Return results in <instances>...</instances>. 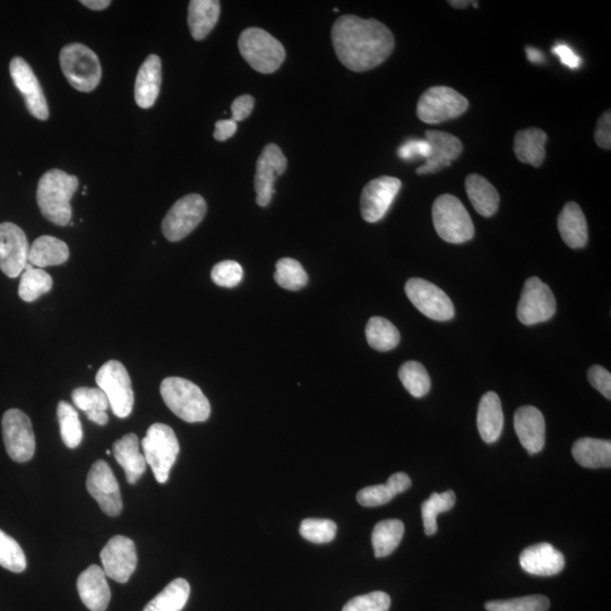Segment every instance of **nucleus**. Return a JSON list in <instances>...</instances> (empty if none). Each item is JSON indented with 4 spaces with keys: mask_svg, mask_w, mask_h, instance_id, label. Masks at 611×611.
Instances as JSON below:
<instances>
[{
    "mask_svg": "<svg viewBox=\"0 0 611 611\" xmlns=\"http://www.w3.org/2000/svg\"><path fill=\"white\" fill-rule=\"evenodd\" d=\"M103 571L108 578L126 583L136 570L137 553L134 541L124 537L111 538L100 554Z\"/></svg>",
    "mask_w": 611,
    "mask_h": 611,
    "instance_id": "obj_17",
    "label": "nucleus"
},
{
    "mask_svg": "<svg viewBox=\"0 0 611 611\" xmlns=\"http://www.w3.org/2000/svg\"><path fill=\"white\" fill-rule=\"evenodd\" d=\"M558 230L565 244L573 249L588 244V223L580 206L574 202L567 203L558 217Z\"/></svg>",
    "mask_w": 611,
    "mask_h": 611,
    "instance_id": "obj_26",
    "label": "nucleus"
},
{
    "mask_svg": "<svg viewBox=\"0 0 611 611\" xmlns=\"http://www.w3.org/2000/svg\"><path fill=\"white\" fill-rule=\"evenodd\" d=\"M595 141L601 149L610 150L611 148V113L606 111L600 117L595 132Z\"/></svg>",
    "mask_w": 611,
    "mask_h": 611,
    "instance_id": "obj_50",
    "label": "nucleus"
},
{
    "mask_svg": "<svg viewBox=\"0 0 611 611\" xmlns=\"http://www.w3.org/2000/svg\"><path fill=\"white\" fill-rule=\"evenodd\" d=\"M366 339L370 347L377 351H391L400 343V332L389 320L372 317L366 326Z\"/></svg>",
    "mask_w": 611,
    "mask_h": 611,
    "instance_id": "obj_37",
    "label": "nucleus"
},
{
    "mask_svg": "<svg viewBox=\"0 0 611 611\" xmlns=\"http://www.w3.org/2000/svg\"><path fill=\"white\" fill-rule=\"evenodd\" d=\"M30 246L24 231L11 222L0 223V270L8 278L20 277L29 263Z\"/></svg>",
    "mask_w": 611,
    "mask_h": 611,
    "instance_id": "obj_14",
    "label": "nucleus"
},
{
    "mask_svg": "<svg viewBox=\"0 0 611 611\" xmlns=\"http://www.w3.org/2000/svg\"><path fill=\"white\" fill-rule=\"evenodd\" d=\"M520 565L529 574L553 576L564 570L565 557L553 545L542 542L523 550Z\"/></svg>",
    "mask_w": 611,
    "mask_h": 611,
    "instance_id": "obj_22",
    "label": "nucleus"
},
{
    "mask_svg": "<svg viewBox=\"0 0 611 611\" xmlns=\"http://www.w3.org/2000/svg\"><path fill=\"white\" fill-rule=\"evenodd\" d=\"M404 535V524L400 520L378 522L373 530L372 542L376 558L391 555L400 545Z\"/></svg>",
    "mask_w": 611,
    "mask_h": 611,
    "instance_id": "obj_36",
    "label": "nucleus"
},
{
    "mask_svg": "<svg viewBox=\"0 0 611 611\" xmlns=\"http://www.w3.org/2000/svg\"><path fill=\"white\" fill-rule=\"evenodd\" d=\"M466 191L473 208L485 218L493 217L499 206L497 189L480 175L473 174L466 179Z\"/></svg>",
    "mask_w": 611,
    "mask_h": 611,
    "instance_id": "obj_33",
    "label": "nucleus"
},
{
    "mask_svg": "<svg viewBox=\"0 0 611 611\" xmlns=\"http://www.w3.org/2000/svg\"><path fill=\"white\" fill-rule=\"evenodd\" d=\"M514 428L519 440L530 455L544 450L546 424L544 415L535 407H521L515 412Z\"/></svg>",
    "mask_w": 611,
    "mask_h": 611,
    "instance_id": "obj_21",
    "label": "nucleus"
},
{
    "mask_svg": "<svg viewBox=\"0 0 611 611\" xmlns=\"http://www.w3.org/2000/svg\"><path fill=\"white\" fill-rule=\"evenodd\" d=\"M77 591L83 604L91 611H106L111 592L105 571L98 565H91L77 580Z\"/></svg>",
    "mask_w": 611,
    "mask_h": 611,
    "instance_id": "obj_23",
    "label": "nucleus"
},
{
    "mask_svg": "<svg viewBox=\"0 0 611 611\" xmlns=\"http://www.w3.org/2000/svg\"><path fill=\"white\" fill-rule=\"evenodd\" d=\"M243 266L236 261H223L214 266L211 272L215 285L223 288H234L242 282Z\"/></svg>",
    "mask_w": 611,
    "mask_h": 611,
    "instance_id": "obj_46",
    "label": "nucleus"
},
{
    "mask_svg": "<svg viewBox=\"0 0 611 611\" xmlns=\"http://www.w3.org/2000/svg\"><path fill=\"white\" fill-rule=\"evenodd\" d=\"M455 505V493L446 490L445 493H434L421 505L424 527L427 536H433L437 532L438 514L449 512Z\"/></svg>",
    "mask_w": 611,
    "mask_h": 611,
    "instance_id": "obj_40",
    "label": "nucleus"
},
{
    "mask_svg": "<svg viewBox=\"0 0 611 611\" xmlns=\"http://www.w3.org/2000/svg\"><path fill=\"white\" fill-rule=\"evenodd\" d=\"M274 280L283 289L298 291L307 286L308 274L294 258H281L275 266Z\"/></svg>",
    "mask_w": 611,
    "mask_h": 611,
    "instance_id": "obj_42",
    "label": "nucleus"
},
{
    "mask_svg": "<svg viewBox=\"0 0 611 611\" xmlns=\"http://www.w3.org/2000/svg\"><path fill=\"white\" fill-rule=\"evenodd\" d=\"M426 139L432 148L424 166L417 169L418 175L436 174L450 167L462 154L463 144L458 137L441 131H427Z\"/></svg>",
    "mask_w": 611,
    "mask_h": 611,
    "instance_id": "obj_20",
    "label": "nucleus"
},
{
    "mask_svg": "<svg viewBox=\"0 0 611 611\" xmlns=\"http://www.w3.org/2000/svg\"><path fill=\"white\" fill-rule=\"evenodd\" d=\"M553 53L561 60V63L572 70H576L582 64L581 57L574 53V50L565 45V43H557L552 49Z\"/></svg>",
    "mask_w": 611,
    "mask_h": 611,
    "instance_id": "obj_52",
    "label": "nucleus"
},
{
    "mask_svg": "<svg viewBox=\"0 0 611 611\" xmlns=\"http://www.w3.org/2000/svg\"><path fill=\"white\" fill-rule=\"evenodd\" d=\"M53 289V278L42 269L25 270L19 287V296L27 303H33Z\"/></svg>",
    "mask_w": 611,
    "mask_h": 611,
    "instance_id": "obj_41",
    "label": "nucleus"
},
{
    "mask_svg": "<svg viewBox=\"0 0 611 611\" xmlns=\"http://www.w3.org/2000/svg\"><path fill=\"white\" fill-rule=\"evenodd\" d=\"M237 132V123L235 120L226 119L219 120L217 124H215V132L213 134L214 139L219 142H225L230 139V137L234 136Z\"/></svg>",
    "mask_w": 611,
    "mask_h": 611,
    "instance_id": "obj_53",
    "label": "nucleus"
},
{
    "mask_svg": "<svg viewBox=\"0 0 611 611\" xmlns=\"http://www.w3.org/2000/svg\"><path fill=\"white\" fill-rule=\"evenodd\" d=\"M86 488L96 499L103 513L109 516H118L122 513V494L114 472L106 461L100 460L93 464L86 479Z\"/></svg>",
    "mask_w": 611,
    "mask_h": 611,
    "instance_id": "obj_15",
    "label": "nucleus"
},
{
    "mask_svg": "<svg viewBox=\"0 0 611 611\" xmlns=\"http://www.w3.org/2000/svg\"><path fill=\"white\" fill-rule=\"evenodd\" d=\"M57 416L60 426V435L68 449H76L83 440V428L79 413L72 404L60 401L57 408Z\"/></svg>",
    "mask_w": 611,
    "mask_h": 611,
    "instance_id": "obj_38",
    "label": "nucleus"
},
{
    "mask_svg": "<svg viewBox=\"0 0 611 611\" xmlns=\"http://www.w3.org/2000/svg\"><path fill=\"white\" fill-rule=\"evenodd\" d=\"M589 382L607 400H611V374L601 366H592L588 372Z\"/></svg>",
    "mask_w": 611,
    "mask_h": 611,
    "instance_id": "obj_49",
    "label": "nucleus"
},
{
    "mask_svg": "<svg viewBox=\"0 0 611 611\" xmlns=\"http://www.w3.org/2000/svg\"><path fill=\"white\" fill-rule=\"evenodd\" d=\"M0 566L14 573H21L27 569V557L23 549L3 530H0Z\"/></svg>",
    "mask_w": 611,
    "mask_h": 611,
    "instance_id": "obj_43",
    "label": "nucleus"
},
{
    "mask_svg": "<svg viewBox=\"0 0 611 611\" xmlns=\"http://www.w3.org/2000/svg\"><path fill=\"white\" fill-rule=\"evenodd\" d=\"M116 461L125 470L128 484L135 485L146 470L144 454L140 451L139 437L127 434L116 441L113 447Z\"/></svg>",
    "mask_w": 611,
    "mask_h": 611,
    "instance_id": "obj_27",
    "label": "nucleus"
},
{
    "mask_svg": "<svg viewBox=\"0 0 611 611\" xmlns=\"http://www.w3.org/2000/svg\"><path fill=\"white\" fill-rule=\"evenodd\" d=\"M338 526L332 520L306 519L300 524V536L314 544H329L337 536Z\"/></svg>",
    "mask_w": 611,
    "mask_h": 611,
    "instance_id": "obj_44",
    "label": "nucleus"
},
{
    "mask_svg": "<svg viewBox=\"0 0 611 611\" xmlns=\"http://www.w3.org/2000/svg\"><path fill=\"white\" fill-rule=\"evenodd\" d=\"M391 598L387 593L375 591L347 602L342 611H389Z\"/></svg>",
    "mask_w": 611,
    "mask_h": 611,
    "instance_id": "obj_47",
    "label": "nucleus"
},
{
    "mask_svg": "<svg viewBox=\"0 0 611 611\" xmlns=\"http://www.w3.org/2000/svg\"><path fill=\"white\" fill-rule=\"evenodd\" d=\"M401 186L400 179L390 176L378 177L369 182L360 199V211L364 220L369 223L381 221L390 210Z\"/></svg>",
    "mask_w": 611,
    "mask_h": 611,
    "instance_id": "obj_16",
    "label": "nucleus"
},
{
    "mask_svg": "<svg viewBox=\"0 0 611 611\" xmlns=\"http://www.w3.org/2000/svg\"><path fill=\"white\" fill-rule=\"evenodd\" d=\"M70 258V248L55 237L42 236L34 240L30 247L29 263L37 268L62 265Z\"/></svg>",
    "mask_w": 611,
    "mask_h": 611,
    "instance_id": "obj_31",
    "label": "nucleus"
},
{
    "mask_svg": "<svg viewBox=\"0 0 611 611\" xmlns=\"http://www.w3.org/2000/svg\"><path fill=\"white\" fill-rule=\"evenodd\" d=\"M547 134L539 128L523 129L516 133L514 153L521 162L532 167H540L546 158Z\"/></svg>",
    "mask_w": 611,
    "mask_h": 611,
    "instance_id": "obj_28",
    "label": "nucleus"
},
{
    "mask_svg": "<svg viewBox=\"0 0 611 611\" xmlns=\"http://www.w3.org/2000/svg\"><path fill=\"white\" fill-rule=\"evenodd\" d=\"M162 82L161 59L150 55L140 67L135 82V101L142 109H149L156 103Z\"/></svg>",
    "mask_w": 611,
    "mask_h": 611,
    "instance_id": "obj_24",
    "label": "nucleus"
},
{
    "mask_svg": "<svg viewBox=\"0 0 611 611\" xmlns=\"http://www.w3.org/2000/svg\"><path fill=\"white\" fill-rule=\"evenodd\" d=\"M572 453L581 467L600 469L611 467L610 441L597 440V438H581L573 445Z\"/></svg>",
    "mask_w": 611,
    "mask_h": 611,
    "instance_id": "obj_32",
    "label": "nucleus"
},
{
    "mask_svg": "<svg viewBox=\"0 0 611 611\" xmlns=\"http://www.w3.org/2000/svg\"><path fill=\"white\" fill-rule=\"evenodd\" d=\"M99 389L105 392L110 408L118 418H127L134 407L131 377L125 366L117 360H109L96 376Z\"/></svg>",
    "mask_w": 611,
    "mask_h": 611,
    "instance_id": "obj_9",
    "label": "nucleus"
},
{
    "mask_svg": "<svg viewBox=\"0 0 611 611\" xmlns=\"http://www.w3.org/2000/svg\"><path fill=\"white\" fill-rule=\"evenodd\" d=\"M527 56L531 63L539 64L544 62L545 56L540 50L535 48H527Z\"/></svg>",
    "mask_w": 611,
    "mask_h": 611,
    "instance_id": "obj_55",
    "label": "nucleus"
},
{
    "mask_svg": "<svg viewBox=\"0 0 611 611\" xmlns=\"http://www.w3.org/2000/svg\"><path fill=\"white\" fill-rule=\"evenodd\" d=\"M75 407L86 413V417L100 426L108 424L109 417L107 409L110 407L109 400L105 392L99 389H89V387H79L72 393Z\"/></svg>",
    "mask_w": 611,
    "mask_h": 611,
    "instance_id": "obj_34",
    "label": "nucleus"
},
{
    "mask_svg": "<svg viewBox=\"0 0 611 611\" xmlns=\"http://www.w3.org/2000/svg\"><path fill=\"white\" fill-rule=\"evenodd\" d=\"M79 187L76 176L65 171L53 169L46 172L39 180L37 200L39 209L48 221L65 227L72 220L71 200Z\"/></svg>",
    "mask_w": 611,
    "mask_h": 611,
    "instance_id": "obj_2",
    "label": "nucleus"
},
{
    "mask_svg": "<svg viewBox=\"0 0 611 611\" xmlns=\"http://www.w3.org/2000/svg\"><path fill=\"white\" fill-rule=\"evenodd\" d=\"M10 72L16 88L22 93L29 113L39 120H47L48 103L31 66L23 58L15 57L12 59Z\"/></svg>",
    "mask_w": 611,
    "mask_h": 611,
    "instance_id": "obj_19",
    "label": "nucleus"
},
{
    "mask_svg": "<svg viewBox=\"0 0 611 611\" xmlns=\"http://www.w3.org/2000/svg\"><path fill=\"white\" fill-rule=\"evenodd\" d=\"M435 230L444 242L463 244L475 236V226L466 206L450 194L437 197L433 205Z\"/></svg>",
    "mask_w": 611,
    "mask_h": 611,
    "instance_id": "obj_4",
    "label": "nucleus"
},
{
    "mask_svg": "<svg viewBox=\"0 0 611 611\" xmlns=\"http://www.w3.org/2000/svg\"><path fill=\"white\" fill-rule=\"evenodd\" d=\"M208 205L199 194L186 195L177 201L162 221L163 235L176 243L187 237L203 221Z\"/></svg>",
    "mask_w": 611,
    "mask_h": 611,
    "instance_id": "obj_10",
    "label": "nucleus"
},
{
    "mask_svg": "<svg viewBox=\"0 0 611 611\" xmlns=\"http://www.w3.org/2000/svg\"><path fill=\"white\" fill-rule=\"evenodd\" d=\"M449 4L454 8H464L472 4V2H449Z\"/></svg>",
    "mask_w": 611,
    "mask_h": 611,
    "instance_id": "obj_56",
    "label": "nucleus"
},
{
    "mask_svg": "<svg viewBox=\"0 0 611 611\" xmlns=\"http://www.w3.org/2000/svg\"><path fill=\"white\" fill-rule=\"evenodd\" d=\"M332 42L340 62L352 72L363 73L390 57L395 41L389 28L374 19L343 15L332 28Z\"/></svg>",
    "mask_w": 611,
    "mask_h": 611,
    "instance_id": "obj_1",
    "label": "nucleus"
},
{
    "mask_svg": "<svg viewBox=\"0 0 611 611\" xmlns=\"http://www.w3.org/2000/svg\"><path fill=\"white\" fill-rule=\"evenodd\" d=\"M60 66L68 83L80 92L97 89L102 77L99 58L82 43H70L60 51Z\"/></svg>",
    "mask_w": 611,
    "mask_h": 611,
    "instance_id": "obj_6",
    "label": "nucleus"
},
{
    "mask_svg": "<svg viewBox=\"0 0 611 611\" xmlns=\"http://www.w3.org/2000/svg\"><path fill=\"white\" fill-rule=\"evenodd\" d=\"M556 313V299L552 289L537 277L524 283L518 306V318L523 325L532 326L550 320Z\"/></svg>",
    "mask_w": 611,
    "mask_h": 611,
    "instance_id": "obj_12",
    "label": "nucleus"
},
{
    "mask_svg": "<svg viewBox=\"0 0 611 611\" xmlns=\"http://www.w3.org/2000/svg\"><path fill=\"white\" fill-rule=\"evenodd\" d=\"M400 381L412 397L424 398L432 387L426 368L418 361H407L399 370Z\"/></svg>",
    "mask_w": 611,
    "mask_h": 611,
    "instance_id": "obj_39",
    "label": "nucleus"
},
{
    "mask_svg": "<svg viewBox=\"0 0 611 611\" xmlns=\"http://www.w3.org/2000/svg\"><path fill=\"white\" fill-rule=\"evenodd\" d=\"M550 602L545 596H528L507 600L489 601L488 611H547Z\"/></svg>",
    "mask_w": 611,
    "mask_h": 611,
    "instance_id": "obj_45",
    "label": "nucleus"
},
{
    "mask_svg": "<svg viewBox=\"0 0 611 611\" xmlns=\"http://www.w3.org/2000/svg\"><path fill=\"white\" fill-rule=\"evenodd\" d=\"M81 4L92 11H103L109 7L111 2L110 0H82Z\"/></svg>",
    "mask_w": 611,
    "mask_h": 611,
    "instance_id": "obj_54",
    "label": "nucleus"
},
{
    "mask_svg": "<svg viewBox=\"0 0 611 611\" xmlns=\"http://www.w3.org/2000/svg\"><path fill=\"white\" fill-rule=\"evenodd\" d=\"M221 5L218 0H193L188 7V27L192 37L201 41L217 25L220 17Z\"/></svg>",
    "mask_w": 611,
    "mask_h": 611,
    "instance_id": "obj_30",
    "label": "nucleus"
},
{
    "mask_svg": "<svg viewBox=\"0 0 611 611\" xmlns=\"http://www.w3.org/2000/svg\"><path fill=\"white\" fill-rule=\"evenodd\" d=\"M2 427L10 458L19 463L30 461L36 452V437L30 418L19 409H11L4 413Z\"/></svg>",
    "mask_w": 611,
    "mask_h": 611,
    "instance_id": "obj_11",
    "label": "nucleus"
},
{
    "mask_svg": "<svg viewBox=\"0 0 611 611\" xmlns=\"http://www.w3.org/2000/svg\"><path fill=\"white\" fill-rule=\"evenodd\" d=\"M411 487V479L404 472L394 473L384 485L369 486L357 494L361 506L377 507L390 503L392 499Z\"/></svg>",
    "mask_w": 611,
    "mask_h": 611,
    "instance_id": "obj_29",
    "label": "nucleus"
},
{
    "mask_svg": "<svg viewBox=\"0 0 611 611\" xmlns=\"http://www.w3.org/2000/svg\"><path fill=\"white\" fill-rule=\"evenodd\" d=\"M288 162L277 144L266 145L256 163L255 191L257 205L268 206L275 193V179L285 174Z\"/></svg>",
    "mask_w": 611,
    "mask_h": 611,
    "instance_id": "obj_18",
    "label": "nucleus"
},
{
    "mask_svg": "<svg viewBox=\"0 0 611 611\" xmlns=\"http://www.w3.org/2000/svg\"><path fill=\"white\" fill-rule=\"evenodd\" d=\"M477 425L479 434L485 443L493 444L501 437L504 428V412L501 399L495 392H488L481 398Z\"/></svg>",
    "mask_w": 611,
    "mask_h": 611,
    "instance_id": "obj_25",
    "label": "nucleus"
},
{
    "mask_svg": "<svg viewBox=\"0 0 611 611\" xmlns=\"http://www.w3.org/2000/svg\"><path fill=\"white\" fill-rule=\"evenodd\" d=\"M189 595L191 585L185 579H176L152 599L143 611H182Z\"/></svg>",
    "mask_w": 611,
    "mask_h": 611,
    "instance_id": "obj_35",
    "label": "nucleus"
},
{
    "mask_svg": "<svg viewBox=\"0 0 611 611\" xmlns=\"http://www.w3.org/2000/svg\"><path fill=\"white\" fill-rule=\"evenodd\" d=\"M432 152L430 144L427 140H409L403 143L399 150L398 156L402 160L411 161L416 159L427 160Z\"/></svg>",
    "mask_w": 611,
    "mask_h": 611,
    "instance_id": "obj_48",
    "label": "nucleus"
},
{
    "mask_svg": "<svg viewBox=\"0 0 611 611\" xmlns=\"http://www.w3.org/2000/svg\"><path fill=\"white\" fill-rule=\"evenodd\" d=\"M469 101L449 86H433L420 97L417 116L426 124H441L462 116Z\"/></svg>",
    "mask_w": 611,
    "mask_h": 611,
    "instance_id": "obj_8",
    "label": "nucleus"
},
{
    "mask_svg": "<svg viewBox=\"0 0 611 611\" xmlns=\"http://www.w3.org/2000/svg\"><path fill=\"white\" fill-rule=\"evenodd\" d=\"M406 294L421 314L437 322L451 321L454 305L445 292L424 279L412 278L407 282Z\"/></svg>",
    "mask_w": 611,
    "mask_h": 611,
    "instance_id": "obj_13",
    "label": "nucleus"
},
{
    "mask_svg": "<svg viewBox=\"0 0 611 611\" xmlns=\"http://www.w3.org/2000/svg\"><path fill=\"white\" fill-rule=\"evenodd\" d=\"M142 449L158 483L166 484L180 451L174 429L165 424L152 425L143 438Z\"/></svg>",
    "mask_w": 611,
    "mask_h": 611,
    "instance_id": "obj_7",
    "label": "nucleus"
},
{
    "mask_svg": "<svg viewBox=\"0 0 611 611\" xmlns=\"http://www.w3.org/2000/svg\"><path fill=\"white\" fill-rule=\"evenodd\" d=\"M238 46L240 54L258 73L277 72L286 59V50L282 43L262 29L245 30L240 34Z\"/></svg>",
    "mask_w": 611,
    "mask_h": 611,
    "instance_id": "obj_5",
    "label": "nucleus"
},
{
    "mask_svg": "<svg viewBox=\"0 0 611 611\" xmlns=\"http://www.w3.org/2000/svg\"><path fill=\"white\" fill-rule=\"evenodd\" d=\"M254 105L255 100L252 96L245 94V96L238 97L231 105V119L235 120L236 123L243 122V120L251 116Z\"/></svg>",
    "mask_w": 611,
    "mask_h": 611,
    "instance_id": "obj_51",
    "label": "nucleus"
},
{
    "mask_svg": "<svg viewBox=\"0 0 611 611\" xmlns=\"http://www.w3.org/2000/svg\"><path fill=\"white\" fill-rule=\"evenodd\" d=\"M166 406L186 423H203L210 418L211 404L199 386L182 377H168L160 386Z\"/></svg>",
    "mask_w": 611,
    "mask_h": 611,
    "instance_id": "obj_3",
    "label": "nucleus"
}]
</instances>
